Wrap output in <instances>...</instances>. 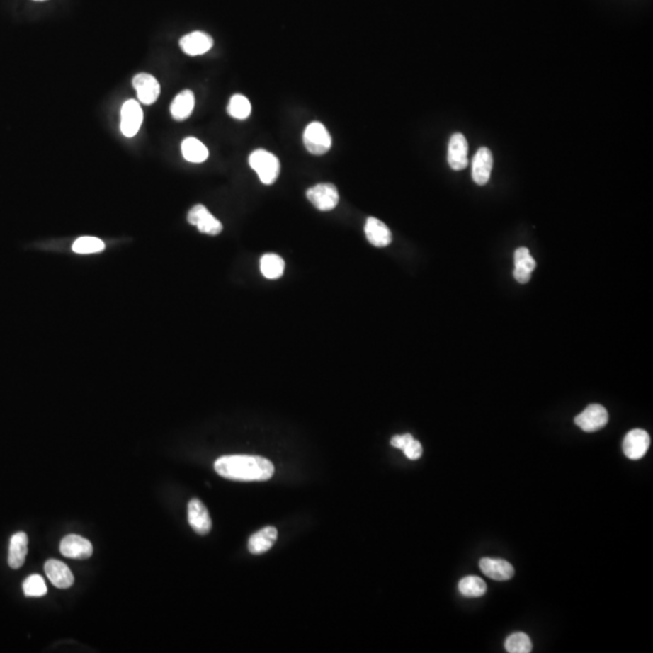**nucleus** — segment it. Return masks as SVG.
Masks as SVG:
<instances>
[{"mask_svg":"<svg viewBox=\"0 0 653 653\" xmlns=\"http://www.w3.org/2000/svg\"><path fill=\"white\" fill-rule=\"evenodd\" d=\"M143 123V110L135 100H128L121 108L120 130L125 137L136 136Z\"/></svg>","mask_w":653,"mask_h":653,"instance_id":"obj_5","label":"nucleus"},{"mask_svg":"<svg viewBox=\"0 0 653 653\" xmlns=\"http://www.w3.org/2000/svg\"><path fill=\"white\" fill-rule=\"evenodd\" d=\"M59 550L67 558L85 560L91 557L93 553V547H92L91 542L86 538L78 536V535H68L61 542Z\"/></svg>","mask_w":653,"mask_h":653,"instance_id":"obj_11","label":"nucleus"},{"mask_svg":"<svg viewBox=\"0 0 653 653\" xmlns=\"http://www.w3.org/2000/svg\"><path fill=\"white\" fill-rule=\"evenodd\" d=\"M479 567L484 575L495 581H509L514 576V567L502 559H480Z\"/></svg>","mask_w":653,"mask_h":653,"instance_id":"obj_16","label":"nucleus"},{"mask_svg":"<svg viewBox=\"0 0 653 653\" xmlns=\"http://www.w3.org/2000/svg\"><path fill=\"white\" fill-rule=\"evenodd\" d=\"M649 436L646 431L632 430L625 436L623 441V451L625 455L630 460H639L645 456L646 453L649 450Z\"/></svg>","mask_w":653,"mask_h":653,"instance_id":"obj_10","label":"nucleus"},{"mask_svg":"<svg viewBox=\"0 0 653 653\" xmlns=\"http://www.w3.org/2000/svg\"><path fill=\"white\" fill-rule=\"evenodd\" d=\"M132 84L133 87L136 89L137 96H138V100L141 101V103L149 106L157 102L160 96L161 87L153 75L148 74V73H140L133 78Z\"/></svg>","mask_w":653,"mask_h":653,"instance_id":"obj_9","label":"nucleus"},{"mask_svg":"<svg viewBox=\"0 0 653 653\" xmlns=\"http://www.w3.org/2000/svg\"><path fill=\"white\" fill-rule=\"evenodd\" d=\"M414 437L411 434H402V436H394L392 439H391V445L394 448H398L403 450V448L408 444V443L413 439Z\"/></svg>","mask_w":653,"mask_h":653,"instance_id":"obj_30","label":"nucleus"},{"mask_svg":"<svg viewBox=\"0 0 653 653\" xmlns=\"http://www.w3.org/2000/svg\"><path fill=\"white\" fill-rule=\"evenodd\" d=\"M277 530L273 526H268L254 533L249 538V550L252 554H261L268 552L276 542Z\"/></svg>","mask_w":653,"mask_h":653,"instance_id":"obj_20","label":"nucleus"},{"mask_svg":"<svg viewBox=\"0 0 653 653\" xmlns=\"http://www.w3.org/2000/svg\"><path fill=\"white\" fill-rule=\"evenodd\" d=\"M302 141L307 152L314 155H323L331 149V137L324 125L319 121H314L307 127L302 135Z\"/></svg>","mask_w":653,"mask_h":653,"instance_id":"obj_3","label":"nucleus"},{"mask_svg":"<svg viewBox=\"0 0 653 653\" xmlns=\"http://www.w3.org/2000/svg\"><path fill=\"white\" fill-rule=\"evenodd\" d=\"M249 166L256 171L263 184L270 186L280 176V161L268 150L256 149L249 155Z\"/></svg>","mask_w":653,"mask_h":653,"instance_id":"obj_2","label":"nucleus"},{"mask_svg":"<svg viewBox=\"0 0 653 653\" xmlns=\"http://www.w3.org/2000/svg\"><path fill=\"white\" fill-rule=\"evenodd\" d=\"M188 222L207 235H218L223 230V225L220 220L211 215L203 205H196L191 208L188 213Z\"/></svg>","mask_w":653,"mask_h":653,"instance_id":"obj_7","label":"nucleus"},{"mask_svg":"<svg viewBox=\"0 0 653 653\" xmlns=\"http://www.w3.org/2000/svg\"><path fill=\"white\" fill-rule=\"evenodd\" d=\"M494 157L492 150L483 147L479 148L472 161V178L478 186H485L492 176Z\"/></svg>","mask_w":653,"mask_h":653,"instance_id":"obj_12","label":"nucleus"},{"mask_svg":"<svg viewBox=\"0 0 653 653\" xmlns=\"http://www.w3.org/2000/svg\"><path fill=\"white\" fill-rule=\"evenodd\" d=\"M227 113L237 120L247 119L252 113V106L247 97L242 95H234L227 106Z\"/></svg>","mask_w":653,"mask_h":653,"instance_id":"obj_24","label":"nucleus"},{"mask_svg":"<svg viewBox=\"0 0 653 653\" xmlns=\"http://www.w3.org/2000/svg\"><path fill=\"white\" fill-rule=\"evenodd\" d=\"M459 591L466 598H480L487 593V583L477 576H467L460 581Z\"/></svg>","mask_w":653,"mask_h":653,"instance_id":"obj_23","label":"nucleus"},{"mask_svg":"<svg viewBox=\"0 0 653 653\" xmlns=\"http://www.w3.org/2000/svg\"><path fill=\"white\" fill-rule=\"evenodd\" d=\"M35 1H45V0H35Z\"/></svg>","mask_w":653,"mask_h":653,"instance_id":"obj_32","label":"nucleus"},{"mask_svg":"<svg viewBox=\"0 0 653 653\" xmlns=\"http://www.w3.org/2000/svg\"><path fill=\"white\" fill-rule=\"evenodd\" d=\"M28 550V536L25 533H17L10 540L8 565L13 569H20L25 564Z\"/></svg>","mask_w":653,"mask_h":653,"instance_id":"obj_18","label":"nucleus"},{"mask_svg":"<svg viewBox=\"0 0 653 653\" xmlns=\"http://www.w3.org/2000/svg\"><path fill=\"white\" fill-rule=\"evenodd\" d=\"M261 271L269 280H276L285 271V261L277 254H265L261 259Z\"/></svg>","mask_w":653,"mask_h":653,"instance_id":"obj_22","label":"nucleus"},{"mask_svg":"<svg viewBox=\"0 0 653 653\" xmlns=\"http://www.w3.org/2000/svg\"><path fill=\"white\" fill-rule=\"evenodd\" d=\"M364 232L369 242L379 249L389 246L392 241V234L387 225L374 217H369L367 220Z\"/></svg>","mask_w":653,"mask_h":653,"instance_id":"obj_17","label":"nucleus"},{"mask_svg":"<svg viewBox=\"0 0 653 653\" xmlns=\"http://www.w3.org/2000/svg\"><path fill=\"white\" fill-rule=\"evenodd\" d=\"M179 46L186 55L199 56L211 50L213 47V39L211 35L203 32H193L181 39Z\"/></svg>","mask_w":653,"mask_h":653,"instance_id":"obj_14","label":"nucleus"},{"mask_svg":"<svg viewBox=\"0 0 653 653\" xmlns=\"http://www.w3.org/2000/svg\"><path fill=\"white\" fill-rule=\"evenodd\" d=\"M306 196L319 211H331L339 203V193L336 186L329 183H321L306 191Z\"/></svg>","mask_w":653,"mask_h":653,"instance_id":"obj_4","label":"nucleus"},{"mask_svg":"<svg viewBox=\"0 0 653 653\" xmlns=\"http://www.w3.org/2000/svg\"><path fill=\"white\" fill-rule=\"evenodd\" d=\"M23 591H25V596L38 598V596H45L47 593V587L42 576L32 575L29 576L28 579H25L23 582Z\"/></svg>","mask_w":653,"mask_h":653,"instance_id":"obj_27","label":"nucleus"},{"mask_svg":"<svg viewBox=\"0 0 653 653\" xmlns=\"http://www.w3.org/2000/svg\"><path fill=\"white\" fill-rule=\"evenodd\" d=\"M188 521L195 533L199 535H206L211 531L212 521L210 513L205 504L198 499H193L188 504Z\"/></svg>","mask_w":653,"mask_h":653,"instance_id":"obj_13","label":"nucleus"},{"mask_svg":"<svg viewBox=\"0 0 653 653\" xmlns=\"http://www.w3.org/2000/svg\"><path fill=\"white\" fill-rule=\"evenodd\" d=\"M608 422V410L603 405H588L582 413L575 418V424L584 432H596L603 428Z\"/></svg>","mask_w":653,"mask_h":653,"instance_id":"obj_6","label":"nucleus"},{"mask_svg":"<svg viewBox=\"0 0 653 653\" xmlns=\"http://www.w3.org/2000/svg\"><path fill=\"white\" fill-rule=\"evenodd\" d=\"M104 247H106L104 242L100 239L92 237V236H84L75 241L72 249L73 252L79 253V254H91V253L102 252Z\"/></svg>","mask_w":653,"mask_h":653,"instance_id":"obj_26","label":"nucleus"},{"mask_svg":"<svg viewBox=\"0 0 653 653\" xmlns=\"http://www.w3.org/2000/svg\"><path fill=\"white\" fill-rule=\"evenodd\" d=\"M504 647L509 653H529L533 649V642L526 632H514L506 639Z\"/></svg>","mask_w":653,"mask_h":653,"instance_id":"obj_25","label":"nucleus"},{"mask_svg":"<svg viewBox=\"0 0 653 653\" xmlns=\"http://www.w3.org/2000/svg\"><path fill=\"white\" fill-rule=\"evenodd\" d=\"M45 574L55 587L59 588V589H67V588L72 587L74 583V576L69 570V567H67L64 562H58L54 559L46 562Z\"/></svg>","mask_w":653,"mask_h":653,"instance_id":"obj_15","label":"nucleus"},{"mask_svg":"<svg viewBox=\"0 0 653 653\" xmlns=\"http://www.w3.org/2000/svg\"><path fill=\"white\" fill-rule=\"evenodd\" d=\"M448 164L451 170L462 171L468 166V143L462 133H454L448 145Z\"/></svg>","mask_w":653,"mask_h":653,"instance_id":"obj_8","label":"nucleus"},{"mask_svg":"<svg viewBox=\"0 0 653 653\" xmlns=\"http://www.w3.org/2000/svg\"><path fill=\"white\" fill-rule=\"evenodd\" d=\"M195 96L191 90L179 92L171 104V115L174 120L183 121L188 119L194 110Z\"/></svg>","mask_w":653,"mask_h":653,"instance_id":"obj_19","label":"nucleus"},{"mask_svg":"<svg viewBox=\"0 0 653 653\" xmlns=\"http://www.w3.org/2000/svg\"><path fill=\"white\" fill-rule=\"evenodd\" d=\"M215 470L227 479L240 482H264L273 477V465L261 456L229 455L217 460Z\"/></svg>","mask_w":653,"mask_h":653,"instance_id":"obj_1","label":"nucleus"},{"mask_svg":"<svg viewBox=\"0 0 653 653\" xmlns=\"http://www.w3.org/2000/svg\"><path fill=\"white\" fill-rule=\"evenodd\" d=\"M531 273L530 271L526 269H521V268H514V278L517 280L519 283H528L531 278Z\"/></svg>","mask_w":653,"mask_h":653,"instance_id":"obj_31","label":"nucleus"},{"mask_svg":"<svg viewBox=\"0 0 653 653\" xmlns=\"http://www.w3.org/2000/svg\"><path fill=\"white\" fill-rule=\"evenodd\" d=\"M405 456L409 460H418L421 458L422 447L421 444L416 439H411L404 448H403Z\"/></svg>","mask_w":653,"mask_h":653,"instance_id":"obj_29","label":"nucleus"},{"mask_svg":"<svg viewBox=\"0 0 653 653\" xmlns=\"http://www.w3.org/2000/svg\"><path fill=\"white\" fill-rule=\"evenodd\" d=\"M514 265H516V268L526 269L530 273H533L535 268H536V261H535L533 256H530L529 249H526V247H521L514 253Z\"/></svg>","mask_w":653,"mask_h":653,"instance_id":"obj_28","label":"nucleus"},{"mask_svg":"<svg viewBox=\"0 0 653 653\" xmlns=\"http://www.w3.org/2000/svg\"><path fill=\"white\" fill-rule=\"evenodd\" d=\"M182 154L186 161L201 164L207 160L210 155L206 145L194 137H188L182 143Z\"/></svg>","mask_w":653,"mask_h":653,"instance_id":"obj_21","label":"nucleus"}]
</instances>
